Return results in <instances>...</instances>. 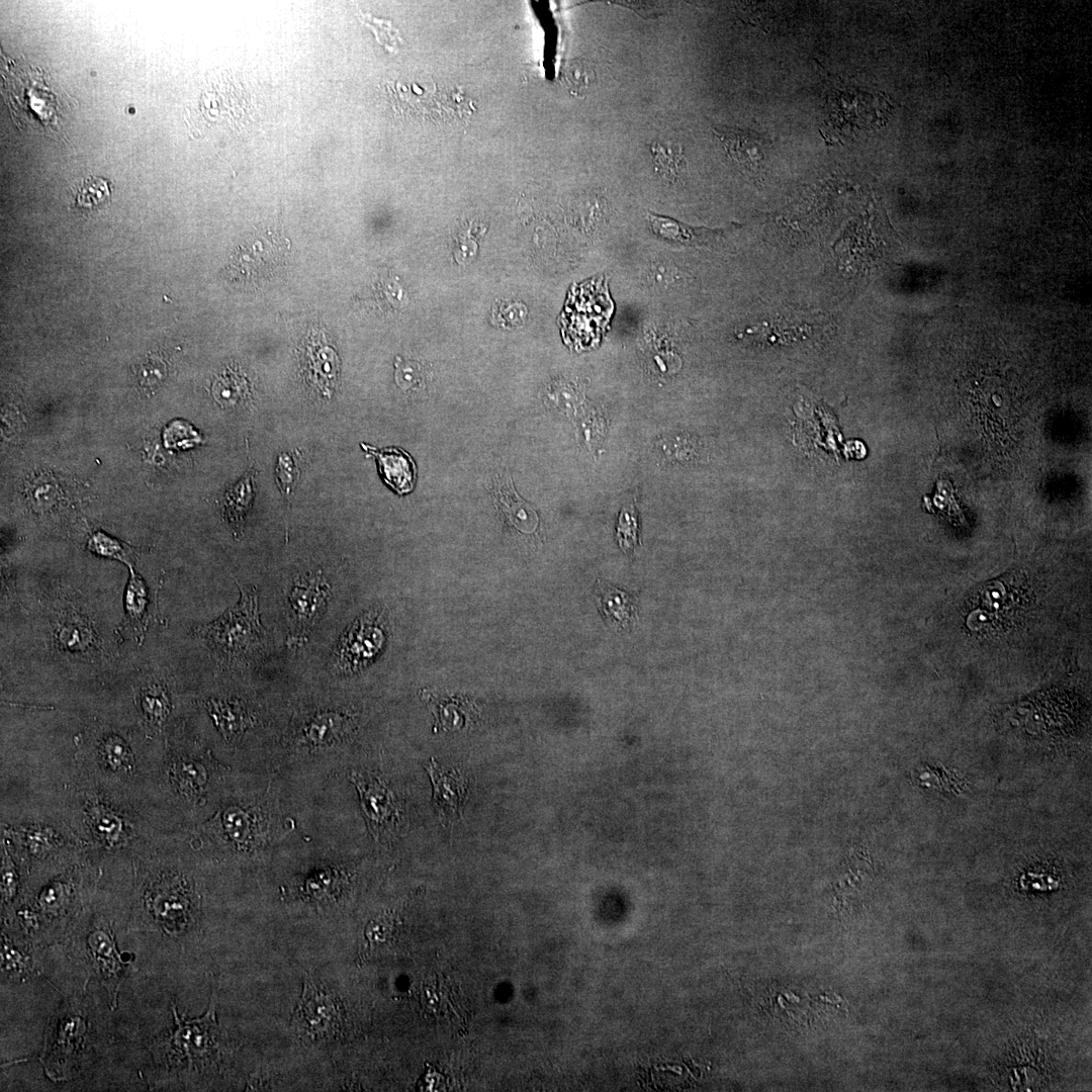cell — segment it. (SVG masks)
<instances>
[{
  "label": "cell",
  "instance_id": "obj_8",
  "mask_svg": "<svg viewBox=\"0 0 1092 1092\" xmlns=\"http://www.w3.org/2000/svg\"><path fill=\"white\" fill-rule=\"evenodd\" d=\"M133 701L147 733H161L173 710L172 693L166 677L158 673L142 676L135 684Z\"/></svg>",
  "mask_w": 1092,
  "mask_h": 1092
},
{
  "label": "cell",
  "instance_id": "obj_1",
  "mask_svg": "<svg viewBox=\"0 0 1092 1092\" xmlns=\"http://www.w3.org/2000/svg\"><path fill=\"white\" fill-rule=\"evenodd\" d=\"M240 600L215 620L192 629L222 667L249 663L266 648V631L261 624L258 590L240 586Z\"/></svg>",
  "mask_w": 1092,
  "mask_h": 1092
},
{
  "label": "cell",
  "instance_id": "obj_20",
  "mask_svg": "<svg viewBox=\"0 0 1092 1092\" xmlns=\"http://www.w3.org/2000/svg\"><path fill=\"white\" fill-rule=\"evenodd\" d=\"M190 899L181 883H165L155 888L152 908L159 920L166 925H182L188 920Z\"/></svg>",
  "mask_w": 1092,
  "mask_h": 1092
},
{
  "label": "cell",
  "instance_id": "obj_29",
  "mask_svg": "<svg viewBox=\"0 0 1092 1092\" xmlns=\"http://www.w3.org/2000/svg\"><path fill=\"white\" fill-rule=\"evenodd\" d=\"M214 396L224 404L237 403L248 392V383L245 378L236 373L224 375L213 386Z\"/></svg>",
  "mask_w": 1092,
  "mask_h": 1092
},
{
  "label": "cell",
  "instance_id": "obj_22",
  "mask_svg": "<svg viewBox=\"0 0 1092 1092\" xmlns=\"http://www.w3.org/2000/svg\"><path fill=\"white\" fill-rule=\"evenodd\" d=\"M255 471L252 467L225 494L222 504V515L231 525L235 535L243 533L244 519L248 514L255 496Z\"/></svg>",
  "mask_w": 1092,
  "mask_h": 1092
},
{
  "label": "cell",
  "instance_id": "obj_10",
  "mask_svg": "<svg viewBox=\"0 0 1092 1092\" xmlns=\"http://www.w3.org/2000/svg\"><path fill=\"white\" fill-rule=\"evenodd\" d=\"M279 237L265 233L239 247L229 266L233 274L240 277L258 278L279 266L282 254L287 251Z\"/></svg>",
  "mask_w": 1092,
  "mask_h": 1092
},
{
  "label": "cell",
  "instance_id": "obj_18",
  "mask_svg": "<svg viewBox=\"0 0 1092 1092\" xmlns=\"http://www.w3.org/2000/svg\"><path fill=\"white\" fill-rule=\"evenodd\" d=\"M203 705L224 740L238 739L251 725L252 717L246 706L235 698L211 697Z\"/></svg>",
  "mask_w": 1092,
  "mask_h": 1092
},
{
  "label": "cell",
  "instance_id": "obj_9",
  "mask_svg": "<svg viewBox=\"0 0 1092 1092\" xmlns=\"http://www.w3.org/2000/svg\"><path fill=\"white\" fill-rule=\"evenodd\" d=\"M293 1020L298 1030L310 1037L329 1035L338 1020V1008L331 996L305 978Z\"/></svg>",
  "mask_w": 1092,
  "mask_h": 1092
},
{
  "label": "cell",
  "instance_id": "obj_33",
  "mask_svg": "<svg viewBox=\"0 0 1092 1092\" xmlns=\"http://www.w3.org/2000/svg\"><path fill=\"white\" fill-rule=\"evenodd\" d=\"M275 473L279 489L288 496L296 475L294 462L289 455L283 453L278 457Z\"/></svg>",
  "mask_w": 1092,
  "mask_h": 1092
},
{
  "label": "cell",
  "instance_id": "obj_15",
  "mask_svg": "<svg viewBox=\"0 0 1092 1092\" xmlns=\"http://www.w3.org/2000/svg\"><path fill=\"white\" fill-rule=\"evenodd\" d=\"M339 358L322 333L313 332L306 346V368L312 385L330 397L339 375Z\"/></svg>",
  "mask_w": 1092,
  "mask_h": 1092
},
{
  "label": "cell",
  "instance_id": "obj_6",
  "mask_svg": "<svg viewBox=\"0 0 1092 1092\" xmlns=\"http://www.w3.org/2000/svg\"><path fill=\"white\" fill-rule=\"evenodd\" d=\"M129 577L123 596V618L116 629L120 641L140 646L153 623H160L159 587L151 584L129 566Z\"/></svg>",
  "mask_w": 1092,
  "mask_h": 1092
},
{
  "label": "cell",
  "instance_id": "obj_27",
  "mask_svg": "<svg viewBox=\"0 0 1092 1092\" xmlns=\"http://www.w3.org/2000/svg\"><path fill=\"white\" fill-rule=\"evenodd\" d=\"M87 547L99 556L119 560L128 567L132 565V548L103 532L99 531L92 534Z\"/></svg>",
  "mask_w": 1092,
  "mask_h": 1092
},
{
  "label": "cell",
  "instance_id": "obj_31",
  "mask_svg": "<svg viewBox=\"0 0 1092 1092\" xmlns=\"http://www.w3.org/2000/svg\"><path fill=\"white\" fill-rule=\"evenodd\" d=\"M167 447L187 448L200 441L198 433L184 421L172 422L164 432Z\"/></svg>",
  "mask_w": 1092,
  "mask_h": 1092
},
{
  "label": "cell",
  "instance_id": "obj_21",
  "mask_svg": "<svg viewBox=\"0 0 1092 1092\" xmlns=\"http://www.w3.org/2000/svg\"><path fill=\"white\" fill-rule=\"evenodd\" d=\"M171 754L165 764V777L172 790L186 797L199 793L206 783L204 766L188 755L174 751Z\"/></svg>",
  "mask_w": 1092,
  "mask_h": 1092
},
{
  "label": "cell",
  "instance_id": "obj_3",
  "mask_svg": "<svg viewBox=\"0 0 1092 1092\" xmlns=\"http://www.w3.org/2000/svg\"><path fill=\"white\" fill-rule=\"evenodd\" d=\"M331 585L322 572L295 577L285 592L287 645L301 647L327 610Z\"/></svg>",
  "mask_w": 1092,
  "mask_h": 1092
},
{
  "label": "cell",
  "instance_id": "obj_12",
  "mask_svg": "<svg viewBox=\"0 0 1092 1092\" xmlns=\"http://www.w3.org/2000/svg\"><path fill=\"white\" fill-rule=\"evenodd\" d=\"M340 638L330 659V669L336 674L355 669L372 656L380 644L381 634L375 627L359 622Z\"/></svg>",
  "mask_w": 1092,
  "mask_h": 1092
},
{
  "label": "cell",
  "instance_id": "obj_19",
  "mask_svg": "<svg viewBox=\"0 0 1092 1092\" xmlns=\"http://www.w3.org/2000/svg\"><path fill=\"white\" fill-rule=\"evenodd\" d=\"M648 219L651 230L655 235L666 241L681 245H712L718 241L726 231L723 229L692 226L656 213H650Z\"/></svg>",
  "mask_w": 1092,
  "mask_h": 1092
},
{
  "label": "cell",
  "instance_id": "obj_24",
  "mask_svg": "<svg viewBox=\"0 0 1092 1092\" xmlns=\"http://www.w3.org/2000/svg\"><path fill=\"white\" fill-rule=\"evenodd\" d=\"M18 844L35 857L44 856L54 850L68 844L66 837L62 836L56 828L41 824H30L15 830Z\"/></svg>",
  "mask_w": 1092,
  "mask_h": 1092
},
{
  "label": "cell",
  "instance_id": "obj_13",
  "mask_svg": "<svg viewBox=\"0 0 1092 1092\" xmlns=\"http://www.w3.org/2000/svg\"><path fill=\"white\" fill-rule=\"evenodd\" d=\"M426 769L434 789V804L443 824H453L461 817L467 781L457 770H445L432 759Z\"/></svg>",
  "mask_w": 1092,
  "mask_h": 1092
},
{
  "label": "cell",
  "instance_id": "obj_7",
  "mask_svg": "<svg viewBox=\"0 0 1092 1092\" xmlns=\"http://www.w3.org/2000/svg\"><path fill=\"white\" fill-rule=\"evenodd\" d=\"M713 132L739 171L751 177L760 176L770 147L765 135L735 126H714Z\"/></svg>",
  "mask_w": 1092,
  "mask_h": 1092
},
{
  "label": "cell",
  "instance_id": "obj_34",
  "mask_svg": "<svg viewBox=\"0 0 1092 1092\" xmlns=\"http://www.w3.org/2000/svg\"><path fill=\"white\" fill-rule=\"evenodd\" d=\"M18 885L17 874L12 862L11 857L8 854L7 849H4V856L2 860V897L3 901L9 902L16 894Z\"/></svg>",
  "mask_w": 1092,
  "mask_h": 1092
},
{
  "label": "cell",
  "instance_id": "obj_2",
  "mask_svg": "<svg viewBox=\"0 0 1092 1092\" xmlns=\"http://www.w3.org/2000/svg\"><path fill=\"white\" fill-rule=\"evenodd\" d=\"M77 759L90 776L103 782L126 783L139 770V758L129 734L112 725L95 722L76 738Z\"/></svg>",
  "mask_w": 1092,
  "mask_h": 1092
},
{
  "label": "cell",
  "instance_id": "obj_17",
  "mask_svg": "<svg viewBox=\"0 0 1092 1092\" xmlns=\"http://www.w3.org/2000/svg\"><path fill=\"white\" fill-rule=\"evenodd\" d=\"M88 946L94 972L110 994L114 1008L122 979L121 961L114 942L107 931L95 930L88 937Z\"/></svg>",
  "mask_w": 1092,
  "mask_h": 1092
},
{
  "label": "cell",
  "instance_id": "obj_26",
  "mask_svg": "<svg viewBox=\"0 0 1092 1092\" xmlns=\"http://www.w3.org/2000/svg\"><path fill=\"white\" fill-rule=\"evenodd\" d=\"M111 197L109 182L101 177L88 176L81 182L77 195L76 206L79 208L93 209L108 202Z\"/></svg>",
  "mask_w": 1092,
  "mask_h": 1092
},
{
  "label": "cell",
  "instance_id": "obj_11",
  "mask_svg": "<svg viewBox=\"0 0 1092 1092\" xmlns=\"http://www.w3.org/2000/svg\"><path fill=\"white\" fill-rule=\"evenodd\" d=\"M351 780L359 791L369 828L375 837H379L382 832L391 828L397 817L394 797L377 778L352 772Z\"/></svg>",
  "mask_w": 1092,
  "mask_h": 1092
},
{
  "label": "cell",
  "instance_id": "obj_28",
  "mask_svg": "<svg viewBox=\"0 0 1092 1092\" xmlns=\"http://www.w3.org/2000/svg\"><path fill=\"white\" fill-rule=\"evenodd\" d=\"M223 833L235 843H244L252 831L250 816L241 809L229 808L220 818Z\"/></svg>",
  "mask_w": 1092,
  "mask_h": 1092
},
{
  "label": "cell",
  "instance_id": "obj_32",
  "mask_svg": "<svg viewBox=\"0 0 1092 1092\" xmlns=\"http://www.w3.org/2000/svg\"><path fill=\"white\" fill-rule=\"evenodd\" d=\"M617 539L624 551L632 550L637 544V523L633 510L622 511L617 528Z\"/></svg>",
  "mask_w": 1092,
  "mask_h": 1092
},
{
  "label": "cell",
  "instance_id": "obj_5",
  "mask_svg": "<svg viewBox=\"0 0 1092 1092\" xmlns=\"http://www.w3.org/2000/svg\"><path fill=\"white\" fill-rule=\"evenodd\" d=\"M54 647L63 654L79 659L94 660L102 654L100 636L93 621L75 604L59 603L52 617Z\"/></svg>",
  "mask_w": 1092,
  "mask_h": 1092
},
{
  "label": "cell",
  "instance_id": "obj_30",
  "mask_svg": "<svg viewBox=\"0 0 1092 1092\" xmlns=\"http://www.w3.org/2000/svg\"><path fill=\"white\" fill-rule=\"evenodd\" d=\"M651 153L657 169L668 176H677L685 167L681 150L666 149L659 143H653Z\"/></svg>",
  "mask_w": 1092,
  "mask_h": 1092
},
{
  "label": "cell",
  "instance_id": "obj_14",
  "mask_svg": "<svg viewBox=\"0 0 1092 1092\" xmlns=\"http://www.w3.org/2000/svg\"><path fill=\"white\" fill-rule=\"evenodd\" d=\"M172 1009L177 1026L171 1038L174 1053L190 1062L205 1056L212 1041V1031L215 1029L213 1004L210 1003L203 1017L194 1020L180 1018L175 1005Z\"/></svg>",
  "mask_w": 1092,
  "mask_h": 1092
},
{
  "label": "cell",
  "instance_id": "obj_23",
  "mask_svg": "<svg viewBox=\"0 0 1092 1092\" xmlns=\"http://www.w3.org/2000/svg\"><path fill=\"white\" fill-rule=\"evenodd\" d=\"M352 727V720L344 714L321 712L304 725L302 738L311 745H325L344 737Z\"/></svg>",
  "mask_w": 1092,
  "mask_h": 1092
},
{
  "label": "cell",
  "instance_id": "obj_25",
  "mask_svg": "<svg viewBox=\"0 0 1092 1092\" xmlns=\"http://www.w3.org/2000/svg\"><path fill=\"white\" fill-rule=\"evenodd\" d=\"M598 601L600 602L601 613L610 624L622 628L630 625L635 615V606L629 595L600 583Z\"/></svg>",
  "mask_w": 1092,
  "mask_h": 1092
},
{
  "label": "cell",
  "instance_id": "obj_16",
  "mask_svg": "<svg viewBox=\"0 0 1092 1092\" xmlns=\"http://www.w3.org/2000/svg\"><path fill=\"white\" fill-rule=\"evenodd\" d=\"M362 448L375 456L383 481L396 493L406 494L414 488L416 466L404 450L397 447L376 449L362 443Z\"/></svg>",
  "mask_w": 1092,
  "mask_h": 1092
},
{
  "label": "cell",
  "instance_id": "obj_4",
  "mask_svg": "<svg viewBox=\"0 0 1092 1092\" xmlns=\"http://www.w3.org/2000/svg\"><path fill=\"white\" fill-rule=\"evenodd\" d=\"M80 797V825L93 843L109 849L132 845L136 830L127 813L109 799H102L101 792H85Z\"/></svg>",
  "mask_w": 1092,
  "mask_h": 1092
}]
</instances>
